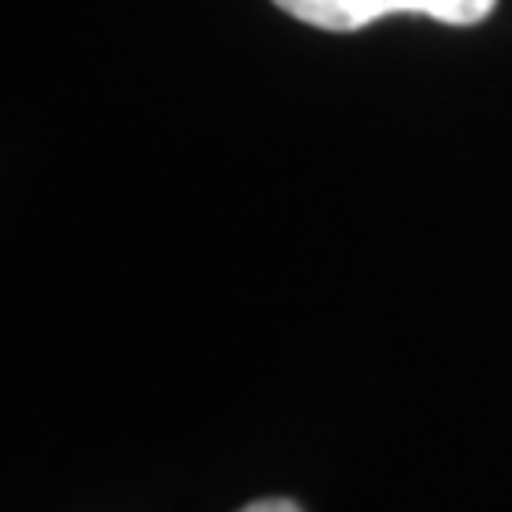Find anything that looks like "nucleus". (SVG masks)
<instances>
[{
  "mask_svg": "<svg viewBox=\"0 0 512 512\" xmlns=\"http://www.w3.org/2000/svg\"><path fill=\"white\" fill-rule=\"evenodd\" d=\"M285 16L319 31L349 35L384 16H429L448 27H475L497 8V0H274Z\"/></svg>",
  "mask_w": 512,
  "mask_h": 512,
  "instance_id": "nucleus-1",
  "label": "nucleus"
},
{
  "mask_svg": "<svg viewBox=\"0 0 512 512\" xmlns=\"http://www.w3.org/2000/svg\"><path fill=\"white\" fill-rule=\"evenodd\" d=\"M239 512H304L296 501L289 497H262V501H251V505H243Z\"/></svg>",
  "mask_w": 512,
  "mask_h": 512,
  "instance_id": "nucleus-2",
  "label": "nucleus"
}]
</instances>
